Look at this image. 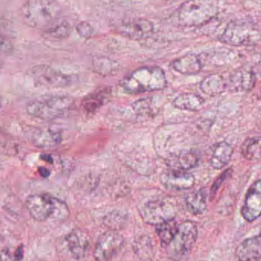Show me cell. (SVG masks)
I'll use <instances>...</instances> for the list:
<instances>
[{"label": "cell", "mask_w": 261, "mask_h": 261, "mask_svg": "<svg viewBox=\"0 0 261 261\" xmlns=\"http://www.w3.org/2000/svg\"><path fill=\"white\" fill-rule=\"evenodd\" d=\"M120 85L128 94H140L164 90L167 81L161 67H144L132 71L121 81Z\"/></svg>", "instance_id": "obj_1"}, {"label": "cell", "mask_w": 261, "mask_h": 261, "mask_svg": "<svg viewBox=\"0 0 261 261\" xmlns=\"http://www.w3.org/2000/svg\"><path fill=\"white\" fill-rule=\"evenodd\" d=\"M25 206L31 216L38 222L47 219L64 220L70 215L64 201L48 194H33L26 199Z\"/></svg>", "instance_id": "obj_2"}, {"label": "cell", "mask_w": 261, "mask_h": 261, "mask_svg": "<svg viewBox=\"0 0 261 261\" xmlns=\"http://www.w3.org/2000/svg\"><path fill=\"white\" fill-rule=\"evenodd\" d=\"M219 10V0H187L179 8L178 19L182 25L196 27L211 21Z\"/></svg>", "instance_id": "obj_3"}, {"label": "cell", "mask_w": 261, "mask_h": 261, "mask_svg": "<svg viewBox=\"0 0 261 261\" xmlns=\"http://www.w3.org/2000/svg\"><path fill=\"white\" fill-rule=\"evenodd\" d=\"M73 101L68 96H49L34 99L26 107L28 114L37 119L51 120L68 112Z\"/></svg>", "instance_id": "obj_4"}, {"label": "cell", "mask_w": 261, "mask_h": 261, "mask_svg": "<svg viewBox=\"0 0 261 261\" xmlns=\"http://www.w3.org/2000/svg\"><path fill=\"white\" fill-rule=\"evenodd\" d=\"M198 238L197 226L186 221L178 225L177 231L167 248V255L174 261H187Z\"/></svg>", "instance_id": "obj_5"}, {"label": "cell", "mask_w": 261, "mask_h": 261, "mask_svg": "<svg viewBox=\"0 0 261 261\" xmlns=\"http://www.w3.org/2000/svg\"><path fill=\"white\" fill-rule=\"evenodd\" d=\"M261 34L254 23L244 19H236L227 24L219 40L233 46L250 45L260 41Z\"/></svg>", "instance_id": "obj_6"}, {"label": "cell", "mask_w": 261, "mask_h": 261, "mask_svg": "<svg viewBox=\"0 0 261 261\" xmlns=\"http://www.w3.org/2000/svg\"><path fill=\"white\" fill-rule=\"evenodd\" d=\"M21 17L25 25L44 29L54 21L53 6L48 0H27L21 6Z\"/></svg>", "instance_id": "obj_7"}, {"label": "cell", "mask_w": 261, "mask_h": 261, "mask_svg": "<svg viewBox=\"0 0 261 261\" xmlns=\"http://www.w3.org/2000/svg\"><path fill=\"white\" fill-rule=\"evenodd\" d=\"M139 214L146 224L156 226L173 220L176 216V208L171 201L159 198L143 204Z\"/></svg>", "instance_id": "obj_8"}, {"label": "cell", "mask_w": 261, "mask_h": 261, "mask_svg": "<svg viewBox=\"0 0 261 261\" xmlns=\"http://www.w3.org/2000/svg\"><path fill=\"white\" fill-rule=\"evenodd\" d=\"M123 236L117 231H106L96 242L93 257L96 261H111L123 247Z\"/></svg>", "instance_id": "obj_9"}, {"label": "cell", "mask_w": 261, "mask_h": 261, "mask_svg": "<svg viewBox=\"0 0 261 261\" xmlns=\"http://www.w3.org/2000/svg\"><path fill=\"white\" fill-rule=\"evenodd\" d=\"M242 215L248 222L255 221L261 216V179L252 184L246 196L242 208Z\"/></svg>", "instance_id": "obj_10"}, {"label": "cell", "mask_w": 261, "mask_h": 261, "mask_svg": "<svg viewBox=\"0 0 261 261\" xmlns=\"http://www.w3.org/2000/svg\"><path fill=\"white\" fill-rule=\"evenodd\" d=\"M160 179L165 188L173 191L190 190L196 182V179L192 173L173 170L164 171L161 175Z\"/></svg>", "instance_id": "obj_11"}, {"label": "cell", "mask_w": 261, "mask_h": 261, "mask_svg": "<svg viewBox=\"0 0 261 261\" xmlns=\"http://www.w3.org/2000/svg\"><path fill=\"white\" fill-rule=\"evenodd\" d=\"M67 248L73 258H84L90 248V240L88 234L81 229H74L65 238Z\"/></svg>", "instance_id": "obj_12"}, {"label": "cell", "mask_w": 261, "mask_h": 261, "mask_svg": "<svg viewBox=\"0 0 261 261\" xmlns=\"http://www.w3.org/2000/svg\"><path fill=\"white\" fill-rule=\"evenodd\" d=\"M35 80L43 85L51 87H65L72 82L71 77L68 75L62 74L50 67L38 66L33 69Z\"/></svg>", "instance_id": "obj_13"}, {"label": "cell", "mask_w": 261, "mask_h": 261, "mask_svg": "<svg viewBox=\"0 0 261 261\" xmlns=\"http://www.w3.org/2000/svg\"><path fill=\"white\" fill-rule=\"evenodd\" d=\"M153 24L149 20L138 18L124 23L119 29V33L133 40L144 39L153 32Z\"/></svg>", "instance_id": "obj_14"}, {"label": "cell", "mask_w": 261, "mask_h": 261, "mask_svg": "<svg viewBox=\"0 0 261 261\" xmlns=\"http://www.w3.org/2000/svg\"><path fill=\"white\" fill-rule=\"evenodd\" d=\"M261 234L245 239L238 247L234 261H260Z\"/></svg>", "instance_id": "obj_15"}, {"label": "cell", "mask_w": 261, "mask_h": 261, "mask_svg": "<svg viewBox=\"0 0 261 261\" xmlns=\"http://www.w3.org/2000/svg\"><path fill=\"white\" fill-rule=\"evenodd\" d=\"M199 155L193 150H182L170 155L167 159L170 170L187 171L195 168L199 164Z\"/></svg>", "instance_id": "obj_16"}, {"label": "cell", "mask_w": 261, "mask_h": 261, "mask_svg": "<svg viewBox=\"0 0 261 261\" xmlns=\"http://www.w3.org/2000/svg\"><path fill=\"white\" fill-rule=\"evenodd\" d=\"M171 67L181 74L190 76L199 73L202 70V64L197 55L189 54L174 60L171 63Z\"/></svg>", "instance_id": "obj_17"}, {"label": "cell", "mask_w": 261, "mask_h": 261, "mask_svg": "<svg viewBox=\"0 0 261 261\" xmlns=\"http://www.w3.org/2000/svg\"><path fill=\"white\" fill-rule=\"evenodd\" d=\"M256 76L247 70H238L230 76L228 87L231 91L248 92L254 88Z\"/></svg>", "instance_id": "obj_18"}, {"label": "cell", "mask_w": 261, "mask_h": 261, "mask_svg": "<svg viewBox=\"0 0 261 261\" xmlns=\"http://www.w3.org/2000/svg\"><path fill=\"white\" fill-rule=\"evenodd\" d=\"M111 95V89L109 87L98 89L89 94L83 101L82 107L87 114H93L107 102Z\"/></svg>", "instance_id": "obj_19"}, {"label": "cell", "mask_w": 261, "mask_h": 261, "mask_svg": "<svg viewBox=\"0 0 261 261\" xmlns=\"http://www.w3.org/2000/svg\"><path fill=\"white\" fill-rule=\"evenodd\" d=\"M233 148L228 143L222 141L214 145L212 152L210 164L216 170L225 167L231 161L233 154Z\"/></svg>", "instance_id": "obj_20"}, {"label": "cell", "mask_w": 261, "mask_h": 261, "mask_svg": "<svg viewBox=\"0 0 261 261\" xmlns=\"http://www.w3.org/2000/svg\"><path fill=\"white\" fill-rule=\"evenodd\" d=\"M205 104V99L194 93H182L176 96L173 101L175 108L186 111L197 112L200 110Z\"/></svg>", "instance_id": "obj_21"}, {"label": "cell", "mask_w": 261, "mask_h": 261, "mask_svg": "<svg viewBox=\"0 0 261 261\" xmlns=\"http://www.w3.org/2000/svg\"><path fill=\"white\" fill-rule=\"evenodd\" d=\"M34 144L38 147L50 149L58 146L61 143V136L59 132L51 129L37 130L32 138Z\"/></svg>", "instance_id": "obj_22"}, {"label": "cell", "mask_w": 261, "mask_h": 261, "mask_svg": "<svg viewBox=\"0 0 261 261\" xmlns=\"http://www.w3.org/2000/svg\"><path fill=\"white\" fill-rule=\"evenodd\" d=\"M186 205L192 214H202L207 208L206 196L202 190H196L185 196Z\"/></svg>", "instance_id": "obj_23"}, {"label": "cell", "mask_w": 261, "mask_h": 261, "mask_svg": "<svg viewBox=\"0 0 261 261\" xmlns=\"http://www.w3.org/2000/svg\"><path fill=\"white\" fill-rule=\"evenodd\" d=\"M226 87L225 80L219 74H212L202 80L200 90L208 96H217L221 94Z\"/></svg>", "instance_id": "obj_24"}, {"label": "cell", "mask_w": 261, "mask_h": 261, "mask_svg": "<svg viewBox=\"0 0 261 261\" xmlns=\"http://www.w3.org/2000/svg\"><path fill=\"white\" fill-rule=\"evenodd\" d=\"M242 156L249 161H257L261 158V137L249 138L241 147Z\"/></svg>", "instance_id": "obj_25"}, {"label": "cell", "mask_w": 261, "mask_h": 261, "mask_svg": "<svg viewBox=\"0 0 261 261\" xmlns=\"http://www.w3.org/2000/svg\"><path fill=\"white\" fill-rule=\"evenodd\" d=\"M178 225L173 220L169 221V222H164V223L161 224V225H156V231L159 237L160 241H161V245L164 248L170 244L172 239L174 237L176 231H177Z\"/></svg>", "instance_id": "obj_26"}, {"label": "cell", "mask_w": 261, "mask_h": 261, "mask_svg": "<svg viewBox=\"0 0 261 261\" xmlns=\"http://www.w3.org/2000/svg\"><path fill=\"white\" fill-rule=\"evenodd\" d=\"M44 36L53 39H62L69 35L68 24L64 22H55L49 24L47 28L43 29Z\"/></svg>", "instance_id": "obj_27"}, {"label": "cell", "mask_w": 261, "mask_h": 261, "mask_svg": "<svg viewBox=\"0 0 261 261\" xmlns=\"http://www.w3.org/2000/svg\"><path fill=\"white\" fill-rule=\"evenodd\" d=\"M0 261H24L22 245L16 248H3L0 251Z\"/></svg>", "instance_id": "obj_28"}, {"label": "cell", "mask_w": 261, "mask_h": 261, "mask_svg": "<svg viewBox=\"0 0 261 261\" xmlns=\"http://www.w3.org/2000/svg\"><path fill=\"white\" fill-rule=\"evenodd\" d=\"M132 108L138 116H148L151 113V99L149 98L139 99L132 104Z\"/></svg>", "instance_id": "obj_29"}, {"label": "cell", "mask_w": 261, "mask_h": 261, "mask_svg": "<svg viewBox=\"0 0 261 261\" xmlns=\"http://www.w3.org/2000/svg\"><path fill=\"white\" fill-rule=\"evenodd\" d=\"M76 31L79 35L84 38H90L93 33V28L89 23L81 22L76 26Z\"/></svg>", "instance_id": "obj_30"}, {"label": "cell", "mask_w": 261, "mask_h": 261, "mask_svg": "<svg viewBox=\"0 0 261 261\" xmlns=\"http://www.w3.org/2000/svg\"><path fill=\"white\" fill-rule=\"evenodd\" d=\"M12 50V44L6 37L0 34V55L10 53Z\"/></svg>", "instance_id": "obj_31"}, {"label": "cell", "mask_w": 261, "mask_h": 261, "mask_svg": "<svg viewBox=\"0 0 261 261\" xmlns=\"http://www.w3.org/2000/svg\"><path fill=\"white\" fill-rule=\"evenodd\" d=\"M230 174H231V170H230V169H228L226 172L223 173V174L220 176V178H219V179L216 181V182L213 184V187H212V193H216V192L217 191L218 189L219 188L221 184H222V182H223V181L226 179L227 176H229Z\"/></svg>", "instance_id": "obj_32"}, {"label": "cell", "mask_w": 261, "mask_h": 261, "mask_svg": "<svg viewBox=\"0 0 261 261\" xmlns=\"http://www.w3.org/2000/svg\"><path fill=\"white\" fill-rule=\"evenodd\" d=\"M40 173H41V176H44V177H47V176H49L50 174V172L45 168H40L39 169Z\"/></svg>", "instance_id": "obj_33"}, {"label": "cell", "mask_w": 261, "mask_h": 261, "mask_svg": "<svg viewBox=\"0 0 261 261\" xmlns=\"http://www.w3.org/2000/svg\"><path fill=\"white\" fill-rule=\"evenodd\" d=\"M2 169H3V164H2L1 161H0V172H1Z\"/></svg>", "instance_id": "obj_34"}, {"label": "cell", "mask_w": 261, "mask_h": 261, "mask_svg": "<svg viewBox=\"0 0 261 261\" xmlns=\"http://www.w3.org/2000/svg\"><path fill=\"white\" fill-rule=\"evenodd\" d=\"M1 106H2V101H1V99H0V108H1Z\"/></svg>", "instance_id": "obj_35"}, {"label": "cell", "mask_w": 261, "mask_h": 261, "mask_svg": "<svg viewBox=\"0 0 261 261\" xmlns=\"http://www.w3.org/2000/svg\"><path fill=\"white\" fill-rule=\"evenodd\" d=\"M2 69V64L1 63H0V70H1Z\"/></svg>", "instance_id": "obj_36"}]
</instances>
